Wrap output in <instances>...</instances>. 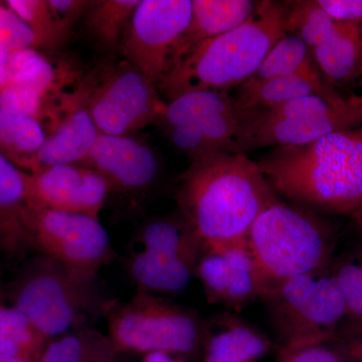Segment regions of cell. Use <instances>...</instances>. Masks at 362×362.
I'll use <instances>...</instances> for the list:
<instances>
[{
  "instance_id": "41",
  "label": "cell",
  "mask_w": 362,
  "mask_h": 362,
  "mask_svg": "<svg viewBox=\"0 0 362 362\" xmlns=\"http://www.w3.org/2000/svg\"><path fill=\"white\" fill-rule=\"evenodd\" d=\"M351 216L354 218V223H356L357 228H359V230H361L362 233V204Z\"/></svg>"
},
{
  "instance_id": "36",
  "label": "cell",
  "mask_w": 362,
  "mask_h": 362,
  "mask_svg": "<svg viewBox=\"0 0 362 362\" xmlns=\"http://www.w3.org/2000/svg\"><path fill=\"white\" fill-rule=\"evenodd\" d=\"M54 18L64 30L69 33L81 14L87 11L90 1L83 0H47Z\"/></svg>"
},
{
  "instance_id": "28",
  "label": "cell",
  "mask_w": 362,
  "mask_h": 362,
  "mask_svg": "<svg viewBox=\"0 0 362 362\" xmlns=\"http://www.w3.org/2000/svg\"><path fill=\"white\" fill-rule=\"evenodd\" d=\"M312 52L303 40L286 33L273 45L247 84H258L283 76L291 75L312 63ZM245 84V83H244Z\"/></svg>"
},
{
  "instance_id": "12",
  "label": "cell",
  "mask_w": 362,
  "mask_h": 362,
  "mask_svg": "<svg viewBox=\"0 0 362 362\" xmlns=\"http://www.w3.org/2000/svg\"><path fill=\"white\" fill-rule=\"evenodd\" d=\"M192 0H140L121 40L128 64L158 88L192 18Z\"/></svg>"
},
{
  "instance_id": "7",
  "label": "cell",
  "mask_w": 362,
  "mask_h": 362,
  "mask_svg": "<svg viewBox=\"0 0 362 362\" xmlns=\"http://www.w3.org/2000/svg\"><path fill=\"white\" fill-rule=\"evenodd\" d=\"M265 301L282 349L325 344L337 337L347 317L330 266L288 281Z\"/></svg>"
},
{
  "instance_id": "26",
  "label": "cell",
  "mask_w": 362,
  "mask_h": 362,
  "mask_svg": "<svg viewBox=\"0 0 362 362\" xmlns=\"http://www.w3.org/2000/svg\"><path fill=\"white\" fill-rule=\"evenodd\" d=\"M140 0H100L90 1L88 6V26L100 44L115 49Z\"/></svg>"
},
{
  "instance_id": "25",
  "label": "cell",
  "mask_w": 362,
  "mask_h": 362,
  "mask_svg": "<svg viewBox=\"0 0 362 362\" xmlns=\"http://www.w3.org/2000/svg\"><path fill=\"white\" fill-rule=\"evenodd\" d=\"M45 138L47 133L37 119L11 115L0 108V151L18 168L30 170Z\"/></svg>"
},
{
  "instance_id": "9",
  "label": "cell",
  "mask_w": 362,
  "mask_h": 362,
  "mask_svg": "<svg viewBox=\"0 0 362 362\" xmlns=\"http://www.w3.org/2000/svg\"><path fill=\"white\" fill-rule=\"evenodd\" d=\"M158 123L190 162L221 152L235 153L240 113L228 92L185 93L169 101Z\"/></svg>"
},
{
  "instance_id": "24",
  "label": "cell",
  "mask_w": 362,
  "mask_h": 362,
  "mask_svg": "<svg viewBox=\"0 0 362 362\" xmlns=\"http://www.w3.org/2000/svg\"><path fill=\"white\" fill-rule=\"evenodd\" d=\"M49 341L16 307L0 304V354L39 362Z\"/></svg>"
},
{
  "instance_id": "19",
  "label": "cell",
  "mask_w": 362,
  "mask_h": 362,
  "mask_svg": "<svg viewBox=\"0 0 362 362\" xmlns=\"http://www.w3.org/2000/svg\"><path fill=\"white\" fill-rule=\"evenodd\" d=\"M335 90L324 84L314 62L291 75L258 83L243 84L233 97L240 112L262 110L305 96H333Z\"/></svg>"
},
{
  "instance_id": "31",
  "label": "cell",
  "mask_w": 362,
  "mask_h": 362,
  "mask_svg": "<svg viewBox=\"0 0 362 362\" xmlns=\"http://www.w3.org/2000/svg\"><path fill=\"white\" fill-rule=\"evenodd\" d=\"M6 6L30 26L37 47H56L68 35L54 18L47 0H8Z\"/></svg>"
},
{
  "instance_id": "33",
  "label": "cell",
  "mask_w": 362,
  "mask_h": 362,
  "mask_svg": "<svg viewBox=\"0 0 362 362\" xmlns=\"http://www.w3.org/2000/svg\"><path fill=\"white\" fill-rule=\"evenodd\" d=\"M37 47L35 33L8 6L0 4V51L13 52Z\"/></svg>"
},
{
  "instance_id": "10",
  "label": "cell",
  "mask_w": 362,
  "mask_h": 362,
  "mask_svg": "<svg viewBox=\"0 0 362 362\" xmlns=\"http://www.w3.org/2000/svg\"><path fill=\"white\" fill-rule=\"evenodd\" d=\"M202 252L201 240L180 213L152 220L138 237L131 277L141 291L180 292L195 273Z\"/></svg>"
},
{
  "instance_id": "18",
  "label": "cell",
  "mask_w": 362,
  "mask_h": 362,
  "mask_svg": "<svg viewBox=\"0 0 362 362\" xmlns=\"http://www.w3.org/2000/svg\"><path fill=\"white\" fill-rule=\"evenodd\" d=\"M204 362H254L271 349L268 337L233 314L206 324Z\"/></svg>"
},
{
  "instance_id": "23",
  "label": "cell",
  "mask_w": 362,
  "mask_h": 362,
  "mask_svg": "<svg viewBox=\"0 0 362 362\" xmlns=\"http://www.w3.org/2000/svg\"><path fill=\"white\" fill-rule=\"evenodd\" d=\"M30 206V173L0 151V233L11 242L25 240L21 216Z\"/></svg>"
},
{
  "instance_id": "30",
  "label": "cell",
  "mask_w": 362,
  "mask_h": 362,
  "mask_svg": "<svg viewBox=\"0 0 362 362\" xmlns=\"http://www.w3.org/2000/svg\"><path fill=\"white\" fill-rule=\"evenodd\" d=\"M11 84L25 86L47 96L56 85L57 74L52 64L33 49L9 52Z\"/></svg>"
},
{
  "instance_id": "11",
  "label": "cell",
  "mask_w": 362,
  "mask_h": 362,
  "mask_svg": "<svg viewBox=\"0 0 362 362\" xmlns=\"http://www.w3.org/2000/svg\"><path fill=\"white\" fill-rule=\"evenodd\" d=\"M21 223L26 243L74 270L97 275L113 259L110 237L98 218L28 206Z\"/></svg>"
},
{
  "instance_id": "37",
  "label": "cell",
  "mask_w": 362,
  "mask_h": 362,
  "mask_svg": "<svg viewBox=\"0 0 362 362\" xmlns=\"http://www.w3.org/2000/svg\"><path fill=\"white\" fill-rule=\"evenodd\" d=\"M343 356L352 362H362V333L339 335Z\"/></svg>"
},
{
  "instance_id": "20",
  "label": "cell",
  "mask_w": 362,
  "mask_h": 362,
  "mask_svg": "<svg viewBox=\"0 0 362 362\" xmlns=\"http://www.w3.org/2000/svg\"><path fill=\"white\" fill-rule=\"evenodd\" d=\"M259 2L252 0H192V18L176 45L170 66L195 45L230 32L246 23L258 8Z\"/></svg>"
},
{
  "instance_id": "38",
  "label": "cell",
  "mask_w": 362,
  "mask_h": 362,
  "mask_svg": "<svg viewBox=\"0 0 362 362\" xmlns=\"http://www.w3.org/2000/svg\"><path fill=\"white\" fill-rule=\"evenodd\" d=\"M9 52L0 51V90L11 85L9 76Z\"/></svg>"
},
{
  "instance_id": "22",
  "label": "cell",
  "mask_w": 362,
  "mask_h": 362,
  "mask_svg": "<svg viewBox=\"0 0 362 362\" xmlns=\"http://www.w3.org/2000/svg\"><path fill=\"white\" fill-rule=\"evenodd\" d=\"M119 354L108 334L84 327L49 340L39 362H116Z\"/></svg>"
},
{
  "instance_id": "4",
  "label": "cell",
  "mask_w": 362,
  "mask_h": 362,
  "mask_svg": "<svg viewBox=\"0 0 362 362\" xmlns=\"http://www.w3.org/2000/svg\"><path fill=\"white\" fill-rule=\"evenodd\" d=\"M338 232L318 214L281 201L259 214L247 238L259 297L265 300L292 279L327 268Z\"/></svg>"
},
{
  "instance_id": "43",
  "label": "cell",
  "mask_w": 362,
  "mask_h": 362,
  "mask_svg": "<svg viewBox=\"0 0 362 362\" xmlns=\"http://www.w3.org/2000/svg\"><path fill=\"white\" fill-rule=\"evenodd\" d=\"M359 77H361V78H362V66H361V74H359ZM361 96L362 97V94L361 95Z\"/></svg>"
},
{
  "instance_id": "1",
  "label": "cell",
  "mask_w": 362,
  "mask_h": 362,
  "mask_svg": "<svg viewBox=\"0 0 362 362\" xmlns=\"http://www.w3.org/2000/svg\"><path fill=\"white\" fill-rule=\"evenodd\" d=\"M278 195L245 153L221 152L190 162L176 201L202 250L246 244L252 223Z\"/></svg>"
},
{
  "instance_id": "32",
  "label": "cell",
  "mask_w": 362,
  "mask_h": 362,
  "mask_svg": "<svg viewBox=\"0 0 362 362\" xmlns=\"http://www.w3.org/2000/svg\"><path fill=\"white\" fill-rule=\"evenodd\" d=\"M44 95L25 86L11 84L0 90V108L14 116L40 121L45 108Z\"/></svg>"
},
{
  "instance_id": "3",
  "label": "cell",
  "mask_w": 362,
  "mask_h": 362,
  "mask_svg": "<svg viewBox=\"0 0 362 362\" xmlns=\"http://www.w3.org/2000/svg\"><path fill=\"white\" fill-rule=\"evenodd\" d=\"M286 9L287 2L259 1L246 23L195 45L176 59L158 90L170 101L192 90L228 92L240 87L285 35Z\"/></svg>"
},
{
  "instance_id": "40",
  "label": "cell",
  "mask_w": 362,
  "mask_h": 362,
  "mask_svg": "<svg viewBox=\"0 0 362 362\" xmlns=\"http://www.w3.org/2000/svg\"><path fill=\"white\" fill-rule=\"evenodd\" d=\"M350 333H362V323L346 321L338 330L337 335L350 334Z\"/></svg>"
},
{
  "instance_id": "34",
  "label": "cell",
  "mask_w": 362,
  "mask_h": 362,
  "mask_svg": "<svg viewBox=\"0 0 362 362\" xmlns=\"http://www.w3.org/2000/svg\"><path fill=\"white\" fill-rule=\"evenodd\" d=\"M279 362H343L338 352L324 344L281 349Z\"/></svg>"
},
{
  "instance_id": "35",
  "label": "cell",
  "mask_w": 362,
  "mask_h": 362,
  "mask_svg": "<svg viewBox=\"0 0 362 362\" xmlns=\"http://www.w3.org/2000/svg\"><path fill=\"white\" fill-rule=\"evenodd\" d=\"M324 11L339 23H362V0H317Z\"/></svg>"
},
{
  "instance_id": "6",
  "label": "cell",
  "mask_w": 362,
  "mask_h": 362,
  "mask_svg": "<svg viewBox=\"0 0 362 362\" xmlns=\"http://www.w3.org/2000/svg\"><path fill=\"white\" fill-rule=\"evenodd\" d=\"M235 153L300 146L362 123V97L305 96L262 110L240 112Z\"/></svg>"
},
{
  "instance_id": "2",
  "label": "cell",
  "mask_w": 362,
  "mask_h": 362,
  "mask_svg": "<svg viewBox=\"0 0 362 362\" xmlns=\"http://www.w3.org/2000/svg\"><path fill=\"white\" fill-rule=\"evenodd\" d=\"M257 164L276 194L307 211L352 216L362 204V128L275 147Z\"/></svg>"
},
{
  "instance_id": "39",
  "label": "cell",
  "mask_w": 362,
  "mask_h": 362,
  "mask_svg": "<svg viewBox=\"0 0 362 362\" xmlns=\"http://www.w3.org/2000/svg\"><path fill=\"white\" fill-rule=\"evenodd\" d=\"M142 362H183L175 358L173 354H164V352H152L145 354Z\"/></svg>"
},
{
  "instance_id": "8",
  "label": "cell",
  "mask_w": 362,
  "mask_h": 362,
  "mask_svg": "<svg viewBox=\"0 0 362 362\" xmlns=\"http://www.w3.org/2000/svg\"><path fill=\"white\" fill-rule=\"evenodd\" d=\"M197 313L151 293L140 291L110 311L108 335L119 351L189 354L204 339Z\"/></svg>"
},
{
  "instance_id": "29",
  "label": "cell",
  "mask_w": 362,
  "mask_h": 362,
  "mask_svg": "<svg viewBox=\"0 0 362 362\" xmlns=\"http://www.w3.org/2000/svg\"><path fill=\"white\" fill-rule=\"evenodd\" d=\"M330 269L346 303L345 320L362 323V240L333 259Z\"/></svg>"
},
{
  "instance_id": "13",
  "label": "cell",
  "mask_w": 362,
  "mask_h": 362,
  "mask_svg": "<svg viewBox=\"0 0 362 362\" xmlns=\"http://www.w3.org/2000/svg\"><path fill=\"white\" fill-rule=\"evenodd\" d=\"M166 105L158 88L128 64L92 93L86 107L100 134L129 136L158 123Z\"/></svg>"
},
{
  "instance_id": "27",
  "label": "cell",
  "mask_w": 362,
  "mask_h": 362,
  "mask_svg": "<svg viewBox=\"0 0 362 362\" xmlns=\"http://www.w3.org/2000/svg\"><path fill=\"white\" fill-rule=\"evenodd\" d=\"M337 25L338 21L330 18L317 0L287 2L285 32L303 40L311 51L325 42Z\"/></svg>"
},
{
  "instance_id": "5",
  "label": "cell",
  "mask_w": 362,
  "mask_h": 362,
  "mask_svg": "<svg viewBox=\"0 0 362 362\" xmlns=\"http://www.w3.org/2000/svg\"><path fill=\"white\" fill-rule=\"evenodd\" d=\"M11 301L49 340L88 327L86 324L107 305L97 275L74 270L42 255L16 279Z\"/></svg>"
},
{
  "instance_id": "42",
  "label": "cell",
  "mask_w": 362,
  "mask_h": 362,
  "mask_svg": "<svg viewBox=\"0 0 362 362\" xmlns=\"http://www.w3.org/2000/svg\"><path fill=\"white\" fill-rule=\"evenodd\" d=\"M0 362H25L21 361V359L13 358V357L4 356V354H0Z\"/></svg>"
},
{
  "instance_id": "15",
  "label": "cell",
  "mask_w": 362,
  "mask_h": 362,
  "mask_svg": "<svg viewBox=\"0 0 362 362\" xmlns=\"http://www.w3.org/2000/svg\"><path fill=\"white\" fill-rule=\"evenodd\" d=\"M80 165L96 171L110 192L140 194L151 187L160 173V162L148 145L131 136L100 134Z\"/></svg>"
},
{
  "instance_id": "14",
  "label": "cell",
  "mask_w": 362,
  "mask_h": 362,
  "mask_svg": "<svg viewBox=\"0 0 362 362\" xmlns=\"http://www.w3.org/2000/svg\"><path fill=\"white\" fill-rule=\"evenodd\" d=\"M109 194L110 188L103 176L80 164L52 166L30 173V206L100 220Z\"/></svg>"
},
{
  "instance_id": "16",
  "label": "cell",
  "mask_w": 362,
  "mask_h": 362,
  "mask_svg": "<svg viewBox=\"0 0 362 362\" xmlns=\"http://www.w3.org/2000/svg\"><path fill=\"white\" fill-rule=\"evenodd\" d=\"M195 274L211 304L240 310L259 298L247 243L202 250Z\"/></svg>"
},
{
  "instance_id": "21",
  "label": "cell",
  "mask_w": 362,
  "mask_h": 362,
  "mask_svg": "<svg viewBox=\"0 0 362 362\" xmlns=\"http://www.w3.org/2000/svg\"><path fill=\"white\" fill-rule=\"evenodd\" d=\"M326 78L345 83L359 77L362 66V23H339L334 33L311 51Z\"/></svg>"
},
{
  "instance_id": "17",
  "label": "cell",
  "mask_w": 362,
  "mask_h": 362,
  "mask_svg": "<svg viewBox=\"0 0 362 362\" xmlns=\"http://www.w3.org/2000/svg\"><path fill=\"white\" fill-rule=\"evenodd\" d=\"M99 135L86 105L74 107L47 135L33 158L30 173L52 166L80 164L94 147Z\"/></svg>"
}]
</instances>
